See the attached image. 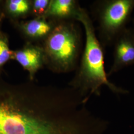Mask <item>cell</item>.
I'll list each match as a JSON object with an SVG mask.
<instances>
[{
	"label": "cell",
	"instance_id": "12",
	"mask_svg": "<svg viewBox=\"0 0 134 134\" xmlns=\"http://www.w3.org/2000/svg\"><path fill=\"white\" fill-rule=\"evenodd\" d=\"M5 18V15H4L3 7H2V1L0 0V30H1V26H2V23Z\"/></svg>",
	"mask_w": 134,
	"mask_h": 134
},
{
	"label": "cell",
	"instance_id": "5",
	"mask_svg": "<svg viewBox=\"0 0 134 134\" xmlns=\"http://www.w3.org/2000/svg\"><path fill=\"white\" fill-rule=\"evenodd\" d=\"M113 60L107 73L109 77L126 67L134 66V34L130 27L120 34L113 43Z\"/></svg>",
	"mask_w": 134,
	"mask_h": 134
},
{
	"label": "cell",
	"instance_id": "9",
	"mask_svg": "<svg viewBox=\"0 0 134 134\" xmlns=\"http://www.w3.org/2000/svg\"><path fill=\"white\" fill-rule=\"evenodd\" d=\"M5 18L12 24L31 15V0L2 1Z\"/></svg>",
	"mask_w": 134,
	"mask_h": 134
},
{
	"label": "cell",
	"instance_id": "8",
	"mask_svg": "<svg viewBox=\"0 0 134 134\" xmlns=\"http://www.w3.org/2000/svg\"><path fill=\"white\" fill-rule=\"evenodd\" d=\"M81 8L76 0H51L44 18L57 23L68 20L77 21Z\"/></svg>",
	"mask_w": 134,
	"mask_h": 134
},
{
	"label": "cell",
	"instance_id": "13",
	"mask_svg": "<svg viewBox=\"0 0 134 134\" xmlns=\"http://www.w3.org/2000/svg\"><path fill=\"white\" fill-rule=\"evenodd\" d=\"M130 28L132 29L133 32L134 34V19H133V23H132V26L131 27H130Z\"/></svg>",
	"mask_w": 134,
	"mask_h": 134
},
{
	"label": "cell",
	"instance_id": "6",
	"mask_svg": "<svg viewBox=\"0 0 134 134\" xmlns=\"http://www.w3.org/2000/svg\"><path fill=\"white\" fill-rule=\"evenodd\" d=\"M12 60L27 71L29 80L34 81L36 73L45 66V58L41 44L26 42L22 48L12 50Z\"/></svg>",
	"mask_w": 134,
	"mask_h": 134
},
{
	"label": "cell",
	"instance_id": "7",
	"mask_svg": "<svg viewBox=\"0 0 134 134\" xmlns=\"http://www.w3.org/2000/svg\"><path fill=\"white\" fill-rule=\"evenodd\" d=\"M57 24L44 18L21 20L12 23L25 39L26 42L42 44L52 32Z\"/></svg>",
	"mask_w": 134,
	"mask_h": 134
},
{
	"label": "cell",
	"instance_id": "10",
	"mask_svg": "<svg viewBox=\"0 0 134 134\" xmlns=\"http://www.w3.org/2000/svg\"><path fill=\"white\" fill-rule=\"evenodd\" d=\"M12 50L10 48L8 36L0 30V74H2L5 64L12 60Z\"/></svg>",
	"mask_w": 134,
	"mask_h": 134
},
{
	"label": "cell",
	"instance_id": "1",
	"mask_svg": "<svg viewBox=\"0 0 134 134\" xmlns=\"http://www.w3.org/2000/svg\"><path fill=\"white\" fill-rule=\"evenodd\" d=\"M86 103L70 86L13 83L0 74V134H104L108 122Z\"/></svg>",
	"mask_w": 134,
	"mask_h": 134
},
{
	"label": "cell",
	"instance_id": "11",
	"mask_svg": "<svg viewBox=\"0 0 134 134\" xmlns=\"http://www.w3.org/2000/svg\"><path fill=\"white\" fill-rule=\"evenodd\" d=\"M51 0H31V15L34 18H44Z\"/></svg>",
	"mask_w": 134,
	"mask_h": 134
},
{
	"label": "cell",
	"instance_id": "4",
	"mask_svg": "<svg viewBox=\"0 0 134 134\" xmlns=\"http://www.w3.org/2000/svg\"><path fill=\"white\" fill-rule=\"evenodd\" d=\"M134 10V0H98L91 5L97 36L102 47L112 46L125 29Z\"/></svg>",
	"mask_w": 134,
	"mask_h": 134
},
{
	"label": "cell",
	"instance_id": "3",
	"mask_svg": "<svg viewBox=\"0 0 134 134\" xmlns=\"http://www.w3.org/2000/svg\"><path fill=\"white\" fill-rule=\"evenodd\" d=\"M77 21L58 22L43 47L45 66L52 72L66 73L77 67L82 49V35Z\"/></svg>",
	"mask_w": 134,
	"mask_h": 134
},
{
	"label": "cell",
	"instance_id": "2",
	"mask_svg": "<svg viewBox=\"0 0 134 134\" xmlns=\"http://www.w3.org/2000/svg\"><path fill=\"white\" fill-rule=\"evenodd\" d=\"M77 21L85 29L86 43L80 65L69 82L87 101L91 96H100L103 86L115 94H127L129 91L118 86L108 79L104 67V49L97 38L92 19L86 10L81 8Z\"/></svg>",
	"mask_w": 134,
	"mask_h": 134
}]
</instances>
